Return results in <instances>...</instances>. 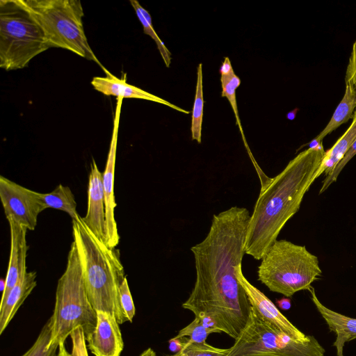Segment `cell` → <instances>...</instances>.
Returning <instances> with one entry per match:
<instances>
[{
	"label": "cell",
	"instance_id": "6da1fadb",
	"mask_svg": "<svg viewBox=\"0 0 356 356\" xmlns=\"http://www.w3.org/2000/svg\"><path fill=\"white\" fill-rule=\"evenodd\" d=\"M245 207H232L213 216L206 237L191 247L195 282L182 307L195 318L213 321L234 339L245 327L251 305L237 279L250 218Z\"/></svg>",
	"mask_w": 356,
	"mask_h": 356
},
{
	"label": "cell",
	"instance_id": "7a4b0ae2",
	"mask_svg": "<svg viewBox=\"0 0 356 356\" xmlns=\"http://www.w3.org/2000/svg\"><path fill=\"white\" fill-rule=\"evenodd\" d=\"M325 151L323 143L298 153L262 187L249 220L245 253L261 260L299 210Z\"/></svg>",
	"mask_w": 356,
	"mask_h": 356
},
{
	"label": "cell",
	"instance_id": "3957f363",
	"mask_svg": "<svg viewBox=\"0 0 356 356\" xmlns=\"http://www.w3.org/2000/svg\"><path fill=\"white\" fill-rule=\"evenodd\" d=\"M72 231L91 305L113 315L119 324L127 322L120 300L125 275L117 250L97 238L80 216L72 220Z\"/></svg>",
	"mask_w": 356,
	"mask_h": 356
},
{
	"label": "cell",
	"instance_id": "277c9868",
	"mask_svg": "<svg viewBox=\"0 0 356 356\" xmlns=\"http://www.w3.org/2000/svg\"><path fill=\"white\" fill-rule=\"evenodd\" d=\"M51 323V337L48 346L65 343L67 337L82 330L86 339L97 326V311L91 305L86 289L77 248L73 241L67 256L66 268L59 278Z\"/></svg>",
	"mask_w": 356,
	"mask_h": 356
},
{
	"label": "cell",
	"instance_id": "5b68a950",
	"mask_svg": "<svg viewBox=\"0 0 356 356\" xmlns=\"http://www.w3.org/2000/svg\"><path fill=\"white\" fill-rule=\"evenodd\" d=\"M261 260L258 280L270 291L287 298L309 291L322 275L317 256L305 246L284 239L277 240Z\"/></svg>",
	"mask_w": 356,
	"mask_h": 356
},
{
	"label": "cell",
	"instance_id": "8992f818",
	"mask_svg": "<svg viewBox=\"0 0 356 356\" xmlns=\"http://www.w3.org/2000/svg\"><path fill=\"white\" fill-rule=\"evenodd\" d=\"M49 48L42 27L22 0L0 1L1 68H24Z\"/></svg>",
	"mask_w": 356,
	"mask_h": 356
},
{
	"label": "cell",
	"instance_id": "52a82bcc",
	"mask_svg": "<svg viewBox=\"0 0 356 356\" xmlns=\"http://www.w3.org/2000/svg\"><path fill=\"white\" fill-rule=\"evenodd\" d=\"M42 27L50 47L69 50L99 62L85 34L83 7L79 0H22Z\"/></svg>",
	"mask_w": 356,
	"mask_h": 356
},
{
	"label": "cell",
	"instance_id": "ba28073f",
	"mask_svg": "<svg viewBox=\"0 0 356 356\" xmlns=\"http://www.w3.org/2000/svg\"><path fill=\"white\" fill-rule=\"evenodd\" d=\"M227 356H324L325 349L312 335L297 340L272 327L251 307L248 323Z\"/></svg>",
	"mask_w": 356,
	"mask_h": 356
},
{
	"label": "cell",
	"instance_id": "9c48e42d",
	"mask_svg": "<svg viewBox=\"0 0 356 356\" xmlns=\"http://www.w3.org/2000/svg\"><path fill=\"white\" fill-rule=\"evenodd\" d=\"M0 198L6 217L33 231L38 215L44 210L40 193L0 176Z\"/></svg>",
	"mask_w": 356,
	"mask_h": 356
},
{
	"label": "cell",
	"instance_id": "30bf717a",
	"mask_svg": "<svg viewBox=\"0 0 356 356\" xmlns=\"http://www.w3.org/2000/svg\"><path fill=\"white\" fill-rule=\"evenodd\" d=\"M123 98L118 97L113 121V130L110 143L105 169L102 172V182L105 200L106 245L115 248L119 243L117 222L114 210L117 206L114 195V176L116 159V149L118 136L120 114Z\"/></svg>",
	"mask_w": 356,
	"mask_h": 356
},
{
	"label": "cell",
	"instance_id": "8fae6325",
	"mask_svg": "<svg viewBox=\"0 0 356 356\" xmlns=\"http://www.w3.org/2000/svg\"><path fill=\"white\" fill-rule=\"evenodd\" d=\"M237 279L244 289L251 307L266 323L297 340L305 341L310 339L312 335H306L301 332L264 293L245 278L242 266L237 270Z\"/></svg>",
	"mask_w": 356,
	"mask_h": 356
},
{
	"label": "cell",
	"instance_id": "7c38bea8",
	"mask_svg": "<svg viewBox=\"0 0 356 356\" xmlns=\"http://www.w3.org/2000/svg\"><path fill=\"white\" fill-rule=\"evenodd\" d=\"M86 225L100 241L106 244L105 200L102 173L92 159L88 187V208L82 218Z\"/></svg>",
	"mask_w": 356,
	"mask_h": 356
},
{
	"label": "cell",
	"instance_id": "4fadbf2b",
	"mask_svg": "<svg viewBox=\"0 0 356 356\" xmlns=\"http://www.w3.org/2000/svg\"><path fill=\"white\" fill-rule=\"evenodd\" d=\"M97 326L86 340L95 356H120L124 341L116 318L111 314L97 311Z\"/></svg>",
	"mask_w": 356,
	"mask_h": 356
},
{
	"label": "cell",
	"instance_id": "5bb4252c",
	"mask_svg": "<svg viewBox=\"0 0 356 356\" xmlns=\"http://www.w3.org/2000/svg\"><path fill=\"white\" fill-rule=\"evenodd\" d=\"M8 222L10 233V252L0 305L5 302L11 289L27 271L26 259L29 246L26 236L28 229L11 219H8Z\"/></svg>",
	"mask_w": 356,
	"mask_h": 356
},
{
	"label": "cell",
	"instance_id": "9a60e30c",
	"mask_svg": "<svg viewBox=\"0 0 356 356\" xmlns=\"http://www.w3.org/2000/svg\"><path fill=\"white\" fill-rule=\"evenodd\" d=\"M106 72L104 77L95 76L91 81V85L94 89L106 96H115L122 98H134L145 99L169 106L177 111L188 114L190 112L181 107H179L167 100L149 93L140 88L127 83L126 78L118 79L111 74L104 67L102 68Z\"/></svg>",
	"mask_w": 356,
	"mask_h": 356
},
{
	"label": "cell",
	"instance_id": "2e32d148",
	"mask_svg": "<svg viewBox=\"0 0 356 356\" xmlns=\"http://www.w3.org/2000/svg\"><path fill=\"white\" fill-rule=\"evenodd\" d=\"M36 272L26 271L0 305V334L6 330L20 306L36 286Z\"/></svg>",
	"mask_w": 356,
	"mask_h": 356
},
{
	"label": "cell",
	"instance_id": "e0dca14e",
	"mask_svg": "<svg viewBox=\"0 0 356 356\" xmlns=\"http://www.w3.org/2000/svg\"><path fill=\"white\" fill-rule=\"evenodd\" d=\"M309 291L311 300L325 321L329 330L337 335L333 346L345 344L347 341L355 339L356 318L343 315L325 307L318 300L314 287L312 286Z\"/></svg>",
	"mask_w": 356,
	"mask_h": 356
},
{
	"label": "cell",
	"instance_id": "ac0fdd59",
	"mask_svg": "<svg viewBox=\"0 0 356 356\" xmlns=\"http://www.w3.org/2000/svg\"><path fill=\"white\" fill-rule=\"evenodd\" d=\"M346 83V89L343 97L336 108L330 120L323 131L308 144H305L299 149L306 145L309 147H315L323 143V138L331 132L337 129L339 126L347 122L353 118L356 109V87L349 83Z\"/></svg>",
	"mask_w": 356,
	"mask_h": 356
},
{
	"label": "cell",
	"instance_id": "d6986e66",
	"mask_svg": "<svg viewBox=\"0 0 356 356\" xmlns=\"http://www.w3.org/2000/svg\"><path fill=\"white\" fill-rule=\"evenodd\" d=\"M355 140L356 109L353 114V121L348 129L330 149L325 151L321 163L314 177V181L323 173H325V175L330 174L341 161Z\"/></svg>",
	"mask_w": 356,
	"mask_h": 356
},
{
	"label": "cell",
	"instance_id": "ffe728a7",
	"mask_svg": "<svg viewBox=\"0 0 356 356\" xmlns=\"http://www.w3.org/2000/svg\"><path fill=\"white\" fill-rule=\"evenodd\" d=\"M40 198L44 209L51 208L65 211L72 220L79 216L74 194L68 186L59 184L50 193H40Z\"/></svg>",
	"mask_w": 356,
	"mask_h": 356
},
{
	"label": "cell",
	"instance_id": "44dd1931",
	"mask_svg": "<svg viewBox=\"0 0 356 356\" xmlns=\"http://www.w3.org/2000/svg\"><path fill=\"white\" fill-rule=\"evenodd\" d=\"M220 83L222 86V97H226L229 104L230 106L233 110V112L235 115L236 118V124L238 125L239 131L241 132L243 141L244 143V145L250 155V157L254 163V165L256 168V170L257 172H259L261 171L259 166L257 164L251 152L248 147V143L246 141L244 131L243 130L242 124L241 122V120L238 115V106H237V102H236V90L238 88V86L241 85V79L240 78L234 73L229 76H220Z\"/></svg>",
	"mask_w": 356,
	"mask_h": 356
},
{
	"label": "cell",
	"instance_id": "7402d4cb",
	"mask_svg": "<svg viewBox=\"0 0 356 356\" xmlns=\"http://www.w3.org/2000/svg\"><path fill=\"white\" fill-rule=\"evenodd\" d=\"M204 104L202 64L200 63L197 67V83L191 127L192 140H196L198 143H201L202 141Z\"/></svg>",
	"mask_w": 356,
	"mask_h": 356
},
{
	"label": "cell",
	"instance_id": "603a6c76",
	"mask_svg": "<svg viewBox=\"0 0 356 356\" xmlns=\"http://www.w3.org/2000/svg\"><path fill=\"white\" fill-rule=\"evenodd\" d=\"M51 337V323L50 318L42 327L33 346L22 356H57L56 345L48 346Z\"/></svg>",
	"mask_w": 356,
	"mask_h": 356
},
{
	"label": "cell",
	"instance_id": "cb8c5ba5",
	"mask_svg": "<svg viewBox=\"0 0 356 356\" xmlns=\"http://www.w3.org/2000/svg\"><path fill=\"white\" fill-rule=\"evenodd\" d=\"M130 3L135 10L136 14L137 15L138 19L140 22L141 24L143 27V31L145 34L149 35L156 42L157 48L160 52V54L164 61V63L167 67H169L171 63V53L165 47V44L160 39V38L156 34L154 31L152 22H148L143 15L141 13L137 6V1L131 0Z\"/></svg>",
	"mask_w": 356,
	"mask_h": 356
},
{
	"label": "cell",
	"instance_id": "d4e9b609",
	"mask_svg": "<svg viewBox=\"0 0 356 356\" xmlns=\"http://www.w3.org/2000/svg\"><path fill=\"white\" fill-rule=\"evenodd\" d=\"M184 344L181 350L186 356H227L229 348L223 349L212 346L206 342L194 343L187 337H181Z\"/></svg>",
	"mask_w": 356,
	"mask_h": 356
},
{
	"label": "cell",
	"instance_id": "484cf974",
	"mask_svg": "<svg viewBox=\"0 0 356 356\" xmlns=\"http://www.w3.org/2000/svg\"><path fill=\"white\" fill-rule=\"evenodd\" d=\"M213 333L216 332L207 327L199 318H195L191 323L180 330L175 338L187 337L191 342L203 343Z\"/></svg>",
	"mask_w": 356,
	"mask_h": 356
},
{
	"label": "cell",
	"instance_id": "4316f807",
	"mask_svg": "<svg viewBox=\"0 0 356 356\" xmlns=\"http://www.w3.org/2000/svg\"><path fill=\"white\" fill-rule=\"evenodd\" d=\"M356 154V140L353 143L348 152L344 155L341 161L337 165L334 169L324 179L322 186L319 191V194L323 193L328 187L335 182L346 165Z\"/></svg>",
	"mask_w": 356,
	"mask_h": 356
},
{
	"label": "cell",
	"instance_id": "83f0119b",
	"mask_svg": "<svg viewBox=\"0 0 356 356\" xmlns=\"http://www.w3.org/2000/svg\"><path fill=\"white\" fill-rule=\"evenodd\" d=\"M120 300L122 309L127 319V321L132 322L136 314V309L130 292L127 276L124 278L120 287Z\"/></svg>",
	"mask_w": 356,
	"mask_h": 356
},
{
	"label": "cell",
	"instance_id": "f1b7e54d",
	"mask_svg": "<svg viewBox=\"0 0 356 356\" xmlns=\"http://www.w3.org/2000/svg\"><path fill=\"white\" fill-rule=\"evenodd\" d=\"M345 83L356 87V41L353 43L347 65Z\"/></svg>",
	"mask_w": 356,
	"mask_h": 356
},
{
	"label": "cell",
	"instance_id": "f546056e",
	"mask_svg": "<svg viewBox=\"0 0 356 356\" xmlns=\"http://www.w3.org/2000/svg\"><path fill=\"white\" fill-rule=\"evenodd\" d=\"M219 72L220 73V76H229L234 74L233 67L232 66L231 61L229 57H225L224 58V61L222 62Z\"/></svg>",
	"mask_w": 356,
	"mask_h": 356
},
{
	"label": "cell",
	"instance_id": "4dcf8cb0",
	"mask_svg": "<svg viewBox=\"0 0 356 356\" xmlns=\"http://www.w3.org/2000/svg\"><path fill=\"white\" fill-rule=\"evenodd\" d=\"M183 344L184 341L182 338L176 339L173 337L169 340V348L172 351L175 352V353L179 352L182 349Z\"/></svg>",
	"mask_w": 356,
	"mask_h": 356
},
{
	"label": "cell",
	"instance_id": "1f68e13d",
	"mask_svg": "<svg viewBox=\"0 0 356 356\" xmlns=\"http://www.w3.org/2000/svg\"><path fill=\"white\" fill-rule=\"evenodd\" d=\"M278 306L284 310L289 309L291 307V300L289 298H282L277 301Z\"/></svg>",
	"mask_w": 356,
	"mask_h": 356
},
{
	"label": "cell",
	"instance_id": "d6a6232c",
	"mask_svg": "<svg viewBox=\"0 0 356 356\" xmlns=\"http://www.w3.org/2000/svg\"><path fill=\"white\" fill-rule=\"evenodd\" d=\"M57 356H73L68 351H67L65 346V343H62L58 346Z\"/></svg>",
	"mask_w": 356,
	"mask_h": 356
},
{
	"label": "cell",
	"instance_id": "836d02e7",
	"mask_svg": "<svg viewBox=\"0 0 356 356\" xmlns=\"http://www.w3.org/2000/svg\"><path fill=\"white\" fill-rule=\"evenodd\" d=\"M140 356H156V354L153 349H152L151 348H149L146 349L145 350H144L140 354Z\"/></svg>",
	"mask_w": 356,
	"mask_h": 356
},
{
	"label": "cell",
	"instance_id": "e575fe53",
	"mask_svg": "<svg viewBox=\"0 0 356 356\" xmlns=\"http://www.w3.org/2000/svg\"><path fill=\"white\" fill-rule=\"evenodd\" d=\"M343 346H344V344H337V345L334 346L337 348V356H343Z\"/></svg>",
	"mask_w": 356,
	"mask_h": 356
},
{
	"label": "cell",
	"instance_id": "d590c367",
	"mask_svg": "<svg viewBox=\"0 0 356 356\" xmlns=\"http://www.w3.org/2000/svg\"><path fill=\"white\" fill-rule=\"evenodd\" d=\"M171 356H186L181 350L179 352L171 355Z\"/></svg>",
	"mask_w": 356,
	"mask_h": 356
}]
</instances>
